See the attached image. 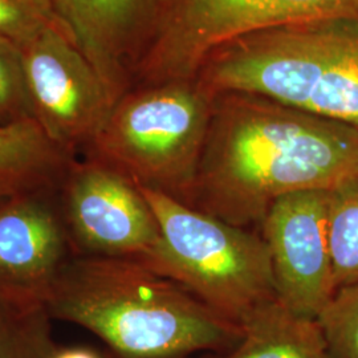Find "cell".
<instances>
[{"label":"cell","instance_id":"1","mask_svg":"<svg viewBox=\"0 0 358 358\" xmlns=\"http://www.w3.org/2000/svg\"><path fill=\"white\" fill-rule=\"evenodd\" d=\"M357 177L358 129L260 94L219 92L185 203L252 230L284 195Z\"/></svg>","mask_w":358,"mask_h":358},{"label":"cell","instance_id":"2","mask_svg":"<svg viewBox=\"0 0 358 358\" xmlns=\"http://www.w3.org/2000/svg\"><path fill=\"white\" fill-rule=\"evenodd\" d=\"M52 320L78 325L115 358L224 353L242 327L179 282L134 259L75 256L45 297Z\"/></svg>","mask_w":358,"mask_h":358},{"label":"cell","instance_id":"3","mask_svg":"<svg viewBox=\"0 0 358 358\" xmlns=\"http://www.w3.org/2000/svg\"><path fill=\"white\" fill-rule=\"evenodd\" d=\"M196 75L214 93L260 94L358 129V23L247 34L210 52Z\"/></svg>","mask_w":358,"mask_h":358},{"label":"cell","instance_id":"4","mask_svg":"<svg viewBox=\"0 0 358 358\" xmlns=\"http://www.w3.org/2000/svg\"><path fill=\"white\" fill-rule=\"evenodd\" d=\"M214 99L198 75L136 84L118 99L87 157L185 202L203 152Z\"/></svg>","mask_w":358,"mask_h":358},{"label":"cell","instance_id":"5","mask_svg":"<svg viewBox=\"0 0 358 358\" xmlns=\"http://www.w3.org/2000/svg\"><path fill=\"white\" fill-rule=\"evenodd\" d=\"M159 224L161 241L145 264L176 280L208 307L241 325L276 299L267 244L159 190L140 186Z\"/></svg>","mask_w":358,"mask_h":358},{"label":"cell","instance_id":"6","mask_svg":"<svg viewBox=\"0 0 358 358\" xmlns=\"http://www.w3.org/2000/svg\"><path fill=\"white\" fill-rule=\"evenodd\" d=\"M358 23V0H173L136 84L196 75L219 45L269 28Z\"/></svg>","mask_w":358,"mask_h":358},{"label":"cell","instance_id":"7","mask_svg":"<svg viewBox=\"0 0 358 358\" xmlns=\"http://www.w3.org/2000/svg\"><path fill=\"white\" fill-rule=\"evenodd\" d=\"M34 120L63 153L87 150L118 97L56 19L20 47Z\"/></svg>","mask_w":358,"mask_h":358},{"label":"cell","instance_id":"8","mask_svg":"<svg viewBox=\"0 0 358 358\" xmlns=\"http://www.w3.org/2000/svg\"><path fill=\"white\" fill-rule=\"evenodd\" d=\"M76 256L145 262L161 241L153 210L137 183L99 159L73 158L57 187Z\"/></svg>","mask_w":358,"mask_h":358},{"label":"cell","instance_id":"9","mask_svg":"<svg viewBox=\"0 0 358 358\" xmlns=\"http://www.w3.org/2000/svg\"><path fill=\"white\" fill-rule=\"evenodd\" d=\"M328 203L329 190L291 192L273 202L260 224L279 301L294 315L313 320L336 294Z\"/></svg>","mask_w":358,"mask_h":358},{"label":"cell","instance_id":"10","mask_svg":"<svg viewBox=\"0 0 358 358\" xmlns=\"http://www.w3.org/2000/svg\"><path fill=\"white\" fill-rule=\"evenodd\" d=\"M173 0H51L52 10L120 99L133 84Z\"/></svg>","mask_w":358,"mask_h":358},{"label":"cell","instance_id":"11","mask_svg":"<svg viewBox=\"0 0 358 358\" xmlns=\"http://www.w3.org/2000/svg\"><path fill=\"white\" fill-rule=\"evenodd\" d=\"M57 187L16 192L0 201V284L44 303L76 256Z\"/></svg>","mask_w":358,"mask_h":358},{"label":"cell","instance_id":"12","mask_svg":"<svg viewBox=\"0 0 358 358\" xmlns=\"http://www.w3.org/2000/svg\"><path fill=\"white\" fill-rule=\"evenodd\" d=\"M239 343L211 358H333L317 320L300 317L273 299L241 324Z\"/></svg>","mask_w":358,"mask_h":358},{"label":"cell","instance_id":"13","mask_svg":"<svg viewBox=\"0 0 358 358\" xmlns=\"http://www.w3.org/2000/svg\"><path fill=\"white\" fill-rule=\"evenodd\" d=\"M72 159L35 120L0 127V182L15 192L59 186Z\"/></svg>","mask_w":358,"mask_h":358},{"label":"cell","instance_id":"14","mask_svg":"<svg viewBox=\"0 0 358 358\" xmlns=\"http://www.w3.org/2000/svg\"><path fill=\"white\" fill-rule=\"evenodd\" d=\"M45 303L0 284V358H45L56 343Z\"/></svg>","mask_w":358,"mask_h":358},{"label":"cell","instance_id":"15","mask_svg":"<svg viewBox=\"0 0 358 358\" xmlns=\"http://www.w3.org/2000/svg\"><path fill=\"white\" fill-rule=\"evenodd\" d=\"M327 227L337 291L358 282V177L329 190Z\"/></svg>","mask_w":358,"mask_h":358},{"label":"cell","instance_id":"16","mask_svg":"<svg viewBox=\"0 0 358 358\" xmlns=\"http://www.w3.org/2000/svg\"><path fill=\"white\" fill-rule=\"evenodd\" d=\"M317 322L333 358H358V282L337 289Z\"/></svg>","mask_w":358,"mask_h":358},{"label":"cell","instance_id":"17","mask_svg":"<svg viewBox=\"0 0 358 358\" xmlns=\"http://www.w3.org/2000/svg\"><path fill=\"white\" fill-rule=\"evenodd\" d=\"M34 120L27 90L22 50L0 38V127Z\"/></svg>","mask_w":358,"mask_h":358},{"label":"cell","instance_id":"18","mask_svg":"<svg viewBox=\"0 0 358 358\" xmlns=\"http://www.w3.org/2000/svg\"><path fill=\"white\" fill-rule=\"evenodd\" d=\"M55 20L51 0H0V38L19 47Z\"/></svg>","mask_w":358,"mask_h":358},{"label":"cell","instance_id":"19","mask_svg":"<svg viewBox=\"0 0 358 358\" xmlns=\"http://www.w3.org/2000/svg\"><path fill=\"white\" fill-rule=\"evenodd\" d=\"M45 358H115L112 353H105L93 346L56 345Z\"/></svg>","mask_w":358,"mask_h":358},{"label":"cell","instance_id":"20","mask_svg":"<svg viewBox=\"0 0 358 358\" xmlns=\"http://www.w3.org/2000/svg\"><path fill=\"white\" fill-rule=\"evenodd\" d=\"M15 190H13L11 187H8L7 185H4L3 182H0V201L3 199V198H6V196H8V195H11L13 194Z\"/></svg>","mask_w":358,"mask_h":358}]
</instances>
